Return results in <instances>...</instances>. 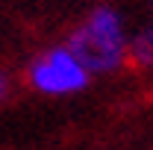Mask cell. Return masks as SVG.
Returning a JSON list of instances; mask_svg holds the SVG:
<instances>
[{
    "instance_id": "1",
    "label": "cell",
    "mask_w": 153,
    "mask_h": 150,
    "mask_svg": "<svg viewBox=\"0 0 153 150\" xmlns=\"http://www.w3.org/2000/svg\"><path fill=\"white\" fill-rule=\"evenodd\" d=\"M68 47L88 68V74H112L130 59V36L121 12L112 6H100L76 27Z\"/></svg>"
},
{
    "instance_id": "2",
    "label": "cell",
    "mask_w": 153,
    "mask_h": 150,
    "mask_svg": "<svg viewBox=\"0 0 153 150\" xmlns=\"http://www.w3.org/2000/svg\"><path fill=\"white\" fill-rule=\"evenodd\" d=\"M88 68L74 56V50L68 44L62 47H50L30 65V82L33 88L50 97H62V94H74L88 85Z\"/></svg>"
},
{
    "instance_id": "3",
    "label": "cell",
    "mask_w": 153,
    "mask_h": 150,
    "mask_svg": "<svg viewBox=\"0 0 153 150\" xmlns=\"http://www.w3.org/2000/svg\"><path fill=\"white\" fill-rule=\"evenodd\" d=\"M130 59L141 68H153V0H150V21L130 36Z\"/></svg>"
},
{
    "instance_id": "4",
    "label": "cell",
    "mask_w": 153,
    "mask_h": 150,
    "mask_svg": "<svg viewBox=\"0 0 153 150\" xmlns=\"http://www.w3.org/2000/svg\"><path fill=\"white\" fill-rule=\"evenodd\" d=\"M9 91H12V82H9V76H6V74H0V103L9 97Z\"/></svg>"
}]
</instances>
